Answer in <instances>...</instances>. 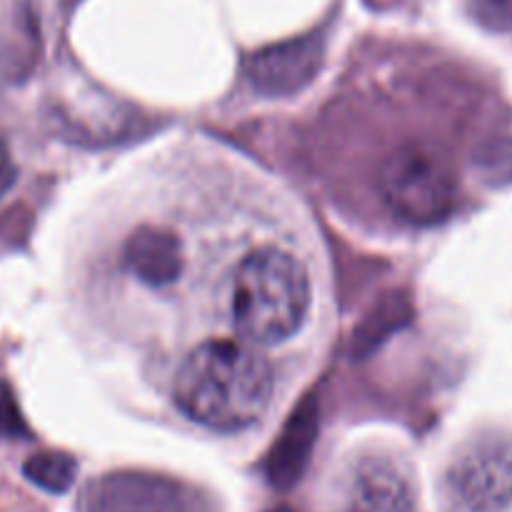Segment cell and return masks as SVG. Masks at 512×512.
Returning a JSON list of instances; mask_svg holds the SVG:
<instances>
[{"mask_svg": "<svg viewBox=\"0 0 512 512\" xmlns=\"http://www.w3.org/2000/svg\"><path fill=\"white\" fill-rule=\"evenodd\" d=\"M173 395L190 420L233 433L265 413L273 395V368L245 340H208L180 363Z\"/></svg>", "mask_w": 512, "mask_h": 512, "instance_id": "6da1fadb", "label": "cell"}, {"mask_svg": "<svg viewBox=\"0 0 512 512\" xmlns=\"http://www.w3.org/2000/svg\"><path fill=\"white\" fill-rule=\"evenodd\" d=\"M310 310V275L298 255L263 245L238 263L230 320L250 345H275L298 333Z\"/></svg>", "mask_w": 512, "mask_h": 512, "instance_id": "7a4b0ae2", "label": "cell"}, {"mask_svg": "<svg viewBox=\"0 0 512 512\" xmlns=\"http://www.w3.org/2000/svg\"><path fill=\"white\" fill-rule=\"evenodd\" d=\"M378 185L390 210L415 225L440 223L458 200V178L448 155L420 140L400 145L383 160Z\"/></svg>", "mask_w": 512, "mask_h": 512, "instance_id": "3957f363", "label": "cell"}, {"mask_svg": "<svg viewBox=\"0 0 512 512\" xmlns=\"http://www.w3.org/2000/svg\"><path fill=\"white\" fill-rule=\"evenodd\" d=\"M448 488L465 512H500L512 503V438L488 433L460 448L448 470Z\"/></svg>", "mask_w": 512, "mask_h": 512, "instance_id": "277c9868", "label": "cell"}, {"mask_svg": "<svg viewBox=\"0 0 512 512\" xmlns=\"http://www.w3.org/2000/svg\"><path fill=\"white\" fill-rule=\"evenodd\" d=\"M80 512H200L178 483L148 473H113L90 483Z\"/></svg>", "mask_w": 512, "mask_h": 512, "instance_id": "5b68a950", "label": "cell"}, {"mask_svg": "<svg viewBox=\"0 0 512 512\" xmlns=\"http://www.w3.org/2000/svg\"><path fill=\"white\" fill-rule=\"evenodd\" d=\"M343 512H418V503L400 465L383 455H368L353 468Z\"/></svg>", "mask_w": 512, "mask_h": 512, "instance_id": "8992f818", "label": "cell"}, {"mask_svg": "<svg viewBox=\"0 0 512 512\" xmlns=\"http://www.w3.org/2000/svg\"><path fill=\"white\" fill-rule=\"evenodd\" d=\"M323 60V45L318 38L288 40L260 50L250 60L248 75L260 93L288 95L305 88L315 78Z\"/></svg>", "mask_w": 512, "mask_h": 512, "instance_id": "52a82bcc", "label": "cell"}, {"mask_svg": "<svg viewBox=\"0 0 512 512\" xmlns=\"http://www.w3.org/2000/svg\"><path fill=\"white\" fill-rule=\"evenodd\" d=\"M123 265L150 288L173 285L183 275L185 250L178 233L160 225H138L123 245Z\"/></svg>", "mask_w": 512, "mask_h": 512, "instance_id": "ba28073f", "label": "cell"}, {"mask_svg": "<svg viewBox=\"0 0 512 512\" xmlns=\"http://www.w3.org/2000/svg\"><path fill=\"white\" fill-rule=\"evenodd\" d=\"M315 435H318V408L313 403H303L285 425L265 463V475L273 488L288 490L298 483L313 453Z\"/></svg>", "mask_w": 512, "mask_h": 512, "instance_id": "9c48e42d", "label": "cell"}, {"mask_svg": "<svg viewBox=\"0 0 512 512\" xmlns=\"http://www.w3.org/2000/svg\"><path fill=\"white\" fill-rule=\"evenodd\" d=\"M78 463L65 453H35L25 460L23 475L40 490L63 495L73 488Z\"/></svg>", "mask_w": 512, "mask_h": 512, "instance_id": "30bf717a", "label": "cell"}, {"mask_svg": "<svg viewBox=\"0 0 512 512\" xmlns=\"http://www.w3.org/2000/svg\"><path fill=\"white\" fill-rule=\"evenodd\" d=\"M0 438L25 440L30 438V430L25 425L23 413H20L15 395L8 383H0Z\"/></svg>", "mask_w": 512, "mask_h": 512, "instance_id": "8fae6325", "label": "cell"}, {"mask_svg": "<svg viewBox=\"0 0 512 512\" xmlns=\"http://www.w3.org/2000/svg\"><path fill=\"white\" fill-rule=\"evenodd\" d=\"M473 10L488 28L512 30V0H475Z\"/></svg>", "mask_w": 512, "mask_h": 512, "instance_id": "7c38bea8", "label": "cell"}, {"mask_svg": "<svg viewBox=\"0 0 512 512\" xmlns=\"http://www.w3.org/2000/svg\"><path fill=\"white\" fill-rule=\"evenodd\" d=\"M15 178H18V170H15L13 155H10L8 145L0 140V198L13 188Z\"/></svg>", "mask_w": 512, "mask_h": 512, "instance_id": "4fadbf2b", "label": "cell"}, {"mask_svg": "<svg viewBox=\"0 0 512 512\" xmlns=\"http://www.w3.org/2000/svg\"><path fill=\"white\" fill-rule=\"evenodd\" d=\"M275 512H290V510H275Z\"/></svg>", "mask_w": 512, "mask_h": 512, "instance_id": "5bb4252c", "label": "cell"}]
</instances>
